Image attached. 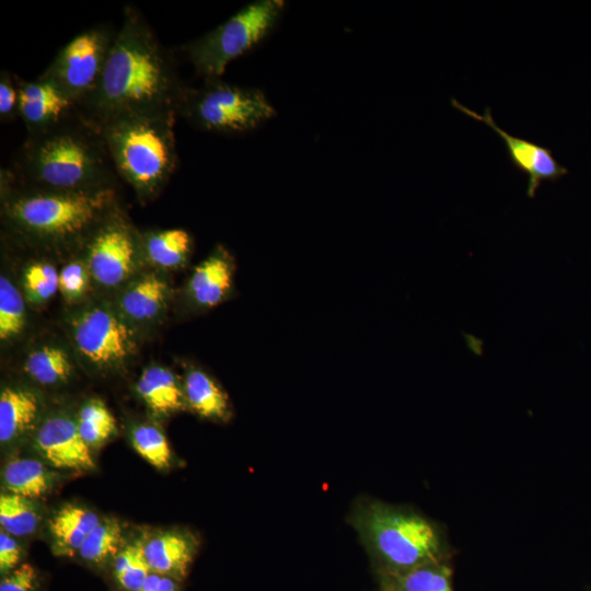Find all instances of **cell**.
Wrapping results in <instances>:
<instances>
[{
    "label": "cell",
    "mask_w": 591,
    "mask_h": 591,
    "mask_svg": "<svg viewBox=\"0 0 591 591\" xmlns=\"http://www.w3.org/2000/svg\"><path fill=\"white\" fill-rule=\"evenodd\" d=\"M143 552L152 572L184 577L193 559L195 543L182 533H162L143 544Z\"/></svg>",
    "instance_id": "cell-17"
},
{
    "label": "cell",
    "mask_w": 591,
    "mask_h": 591,
    "mask_svg": "<svg viewBox=\"0 0 591 591\" xmlns=\"http://www.w3.org/2000/svg\"><path fill=\"white\" fill-rule=\"evenodd\" d=\"M114 305L89 303L72 313L69 333L79 358L92 369L118 370L136 355L138 337Z\"/></svg>",
    "instance_id": "cell-8"
},
{
    "label": "cell",
    "mask_w": 591,
    "mask_h": 591,
    "mask_svg": "<svg viewBox=\"0 0 591 591\" xmlns=\"http://www.w3.org/2000/svg\"><path fill=\"white\" fill-rule=\"evenodd\" d=\"M183 390L186 403L199 416L213 420L229 418L230 404L225 393L205 371L190 368L185 374Z\"/></svg>",
    "instance_id": "cell-22"
},
{
    "label": "cell",
    "mask_w": 591,
    "mask_h": 591,
    "mask_svg": "<svg viewBox=\"0 0 591 591\" xmlns=\"http://www.w3.org/2000/svg\"><path fill=\"white\" fill-rule=\"evenodd\" d=\"M81 438L90 447H97L108 440L116 430L114 416L100 399H89L76 417Z\"/></svg>",
    "instance_id": "cell-26"
},
{
    "label": "cell",
    "mask_w": 591,
    "mask_h": 591,
    "mask_svg": "<svg viewBox=\"0 0 591 591\" xmlns=\"http://www.w3.org/2000/svg\"><path fill=\"white\" fill-rule=\"evenodd\" d=\"M234 259L221 246L197 265L185 288L187 304L195 311L210 310L232 293Z\"/></svg>",
    "instance_id": "cell-14"
},
{
    "label": "cell",
    "mask_w": 591,
    "mask_h": 591,
    "mask_svg": "<svg viewBox=\"0 0 591 591\" xmlns=\"http://www.w3.org/2000/svg\"><path fill=\"white\" fill-rule=\"evenodd\" d=\"M35 447L42 456L58 468L91 470L94 461L91 448L81 438L76 418L55 414L40 424Z\"/></svg>",
    "instance_id": "cell-12"
},
{
    "label": "cell",
    "mask_w": 591,
    "mask_h": 591,
    "mask_svg": "<svg viewBox=\"0 0 591 591\" xmlns=\"http://www.w3.org/2000/svg\"><path fill=\"white\" fill-rule=\"evenodd\" d=\"M24 371L40 385H59L72 375L73 360L62 346L54 343L43 344L27 352Z\"/></svg>",
    "instance_id": "cell-23"
},
{
    "label": "cell",
    "mask_w": 591,
    "mask_h": 591,
    "mask_svg": "<svg viewBox=\"0 0 591 591\" xmlns=\"http://www.w3.org/2000/svg\"><path fill=\"white\" fill-rule=\"evenodd\" d=\"M151 572L140 543L128 545L114 560V575L128 591H139Z\"/></svg>",
    "instance_id": "cell-29"
},
{
    "label": "cell",
    "mask_w": 591,
    "mask_h": 591,
    "mask_svg": "<svg viewBox=\"0 0 591 591\" xmlns=\"http://www.w3.org/2000/svg\"><path fill=\"white\" fill-rule=\"evenodd\" d=\"M21 549L16 541L5 531L0 532V571L7 573L20 559Z\"/></svg>",
    "instance_id": "cell-35"
},
{
    "label": "cell",
    "mask_w": 591,
    "mask_h": 591,
    "mask_svg": "<svg viewBox=\"0 0 591 591\" xmlns=\"http://www.w3.org/2000/svg\"><path fill=\"white\" fill-rule=\"evenodd\" d=\"M117 30L112 24L94 25L66 44L42 72L79 106L95 91L105 69Z\"/></svg>",
    "instance_id": "cell-10"
},
{
    "label": "cell",
    "mask_w": 591,
    "mask_h": 591,
    "mask_svg": "<svg viewBox=\"0 0 591 591\" xmlns=\"http://www.w3.org/2000/svg\"><path fill=\"white\" fill-rule=\"evenodd\" d=\"M25 297L8 276L0 277V339L3 343L19 337L25 328Z\"/></svg>",
    "instance_id": "cell-25"
},
{
    "label": "cell",
    "mask_w": 591,
    "mask_h": 591,
    "mask_svg": "<svg viewBox=\"0 0 591 591\" xmlns=\"http://www.w3.org/2000/svg\"><path fill=\"white\" fill-rule=\"evenodd\" d=\"M285 7L281 0L247 4L215 30L184 45L196 72L220 79L229 62L255 46L275 25Z\"/></svg>",
    "instance_id": "cell-6"
},
{
    "label": "cell",
    "mask_w": 591,
    "mask_h": 591,
    "mask_svg": "<svg viewBox=\"0 0 591 591\" xmlns=\"http://www.w3.org/2000/svg\"><path fill=\"white\" fill-rule=\"evenodd\" d=\"M78 112L79 104L51 81L40 76L33 81L19 78V118L27 134L45 129Z\"/></svg>",
    "instance_id": "cell-13"
},
{
    "label": "cell",
    "mask_w": 591,
    "mask_h": 591,
    "mask_svg": "<svg viewBox=\"0 0 591 591\" xmlns=\"http://www.w3.org/2000/svg\"><path fill=\"white\" fill-rule=\"evenodd\" d=\"M169 296L170 285L162 275L142 274L123 288L115 306L137 328L153 323L162 315Z\"/></svg>",
    "instance_id": "cell-15"
},
{
    "label": "cell",
    "mask_w": 591,
    "mask_h": 591,
    "mask_svg": "<svg viewBox=\"0 0 591 591\" xmlns=\"http://www.w3.org/2000/svg\"><path fill=\"white\" fill-rule=\"evenodd\" d=\"M80 251L91 280L106 289L126 286L143 262L140 232L121 207L99 225Z\"/></svg>",
    "instance_id": "cell-9"
},
{
    "label": "cell",
    "mask_w": 591,
    "mask_h": 591,
    "mask_svg": "<svg viewBox=\"0 0 591 591\" xmlns=\"http://www.w3.org/2000/svg\"><path fill=\"white\" fill-rule=\"evenodd\" d=\"M39 399L30 389L5 386L0 394V441L12 442L26 434L35 425Z\"/></svg>",
    "instance_id": "cell-16"
},
{
    "label": "cell",
    "mask_w": 591,
    "mask_h": 591,
    "mask_svg": "<svg viewBox=\"0 0 591 591\" xmlns=\"http://www.w3.org/2000/svg\"><path fill=\"white\" fill-rule=\"evenodd\" d=\"M136 389L142 401L155 413L177 412L186 402L175 374L164 367L151 366L144 369Z\"/></svg>",
    "instance_id": "cell-20"
},
{
    "label": "cell",
    "mask_w": 591,
    "mask_h": 591,
    "mask_svg": "<svg viewBox=\"0 0 591 591\" xmlns=\"http://www.w3.org/2000/svg\"><path fill=\"white\" fill-rule=\"evenodd\" d=\"M101 522L97 514L83 507L67 505L59 509L49 521L54 552L71 556Z\"/></svg>",
    "instance_id": "cell-18"
},
{
    "label": "cell",
    "mask_w": 591,
    "mask_h": 591,
    "mask_svg": "<svg viewBox=\"0 0 591 591\" xmlns=\"http://www.w3.org/2000/svg\"><path fill=\"white\" fill-rule=\"evenodd\" d=\"M451 105L473 119L483 121L500 137L513 167L526 175V195L530 198L535 196L538 186L544 181L557 182L567 175L568 170L559 163L549 148L515 137L500 128L493 117L490 107L486 106L484 113L478 114L454 97H451Z\"/></svg>",
    "instance_id": "cell-11"
},
{
    "label": "cell",
    "mask_w": 591,
    "mask_h": 591,
    "mask_svg": "<svg viewBox=\"0 0 591 591\" xmlns=\"http://www.w3.org/2000/svg\"><path fill=\"white\" fill-rule=\"evenodd\" d=\"M91 276L83 257L68 262L59 271V292L68 302L79 301L91 282Z\"/></svg>",
    "instance_id": "cell-32"
},
{
    "label": "cell",
    "mask_w": 591,
    "mask_h": 591,
    "mask_svg": "<svg viewBox=\"0 0 591 591\" xmlns=\"http://www.w3.org/2000/svg\"><path fill=\"white\" fill-rule=\"evenodd\" d=\"M1 215L8 235L48 252L80 251L120 207L118 186L85 192L31 188L0 176Z\"/></svg>",
    "instance_id": "cell-3"
},
{
    "label": "cell",
    "mask_w": 591,
    "mask_h": 591,
    "mask_svg": "<svg viewBox=\"0 0 591 591\" xmlns=\"http://www.w3.org/2000/svg\"><path fill=\"white\" fill-rule=\"evenodd\" d=\"M59 291V271L48 260H34L25 266L22 292L33 305L48 302Z\"/></svg>",
    "instance_id": "cell-28"
},
{
    "label": "cell",
    "mask_w": 591,
    "mask_h": 591,
    "mask_svg": "<svg viewBox=\"0 0 591 591\" xmlns=\"http://www.w3.org/2000/svg\"><path fill=\"white\" fill-rule=\"evenodd\" d=\"M120 541L119 523L114 519L103 520L88 536L79 555L88 561L100 564L117 552Z\"/></svg>",
    "instance_id": "cell-30"
},
{
    "label": "cell",
    "mask_w": 591,
    "mask_h": 591,
    "mask_svg": "<svg viewBox=\"0 0 591 591\" xmlns=\"http://www.w3.org/2000/svg\"><path fill=\"white\" fill-rule=\"evenodd\" d=\"M7 493L25 498H38L50 488L51 474L43 463L34 459H13L2 473Z\"/></svg>",
    "instance_id": "cell-24"
},
{
    "label": "cell",
    "mask_w": 591,
    "mask_h": 591,
    "mask_svg": "<svg viewBox=\"0 0 591 591\" xmlns=\"http://www.w3.org/2000/svg\"><path fill=\"white\" fill-rule=\"evenodd\" d=\"M3 171L20 185L56 192L117 187L119 177L101 128L81 112L27 134Z\"/></svg>",
    "instance_id": "cell-2"
},
{
    "label": "cell",
    "mask_w": 591,
    "mask_h": 591,
    "mask_svg": "<svg viewBox=\"0 0 591 591\" xmlns=\"http://www.w3.org/2000/svg\"><path fill=\"white\" fill-rule=\"evenodd\" d=\"M139 591H177V586L169 576L151 572Z\"/></svg>",
    "instance_id": "cell-36"
},
{
    "label": "cell",
    "mask_w": 591,
    "mask_h": 591,
    "mask_svg": "<svg viewBox=\"0 0 591 591\" xmlns=\"http://www.w3.org/2000/svg\"><path fill=\"white\" fill-rule=\"evenodd\" d=\"M135 450L158 468L170 465L172 453L164 434L152 425H140L131 432Z\"/></svg>",
    "instance_id": "cell-31"
},
{
    "label": "cell",
    "mask_w": 591,
    "mask_h": 591,
    "mask_svg": "<svg viewBox=\"0 0 591 591\" xmlns=\"http://www.w3.org/2000/svg\"><path fill=\"white\" fill-rule=\"evenodd\" d=\"M140 240L143 260L161 269L182 267L193 250V239L183 229L140 232Z\"/></svg>",
    "instance_id": "cell-19"
},
{
    "label": "cell",
    "mask_w": 591,
    "mask_h": 591,
    "mask_svg": "<svg viewBox=\"0 0 591 591\" xmlns=\"http://www.w3.org/2000/svg\"><path fill=\"white\" fill-rule=\"evenodd\" d=\"M376 577L380 591H453L451 560L430 563L404 572Z\"/></svg>",
    "instance_id": "cell-21"
},
{
    "label": "cell",
    "mask_w": 591,
    "mask_h": 591,
    "mask_svg": "<svg viewBox=\"0 0 591 591\" xmlns=\"http://www.w3.org/2000/svg\"><path fill=\"white\" fill-rule=\"evenodd\" d=\"M350 522L376 575L399 573L453 558L447 528L412 507L362 498Z\"/></svg>",
    "instance_id": "cell-4"
},
{
    "label": "cell",
    "mask_w": 591,
    "mask_h": 591,
    "mask_svg": "<svg viewBox=\"0 0 591 591\" xmlns=\"http://www.w3.org/2000/svg\"><path fill=\"white\" fill-rule=\"evenodd\" d=\"M36 571L30 564H22L0 583V591H34L36 587Z\"/></svg>",
    "instance_id": "cell-34"
},
{
    "label": "cell",
    "mask_w": 591,
    "mask_h": 591,
    "mask_svg": "<svg viewBox=\"0 0 591 591\" xmlns=\"http://www.w3.org/2000/svg\"><path fill=\"white\" fill-rule=\"evenodd\" d=\"M38 512L30 498L11 493L0 496V524L12 536L32 534L38 524Z\"/></svg>",
    "instance_id": "cell-27"
},
{
    "label": "cell",
    "mask_w": 591,
    "mask_h": 591,
    "mask_svg": "<svg viewBox=\"0 0 591 591\" xmlns=\"http://www.w3.org/2000/svg\"><path fill=\"white\" fill-rule=\"evenodd\" d=\"M176 115L196 128L237 132L255 128L275 115L262 91L207 79L199 88H186Z\"/></svg>",
    "instance_id": "cell-7"
},
{
    "label": "cell",
    "mask_w": 591,
    "mask_h": 591,
    "mask_svg": "<svg viewBox=\"0 0 591 591\" xmlns=\"http://www.w3.org/2000/svg\"><path fill=\"white\" fill-rule=\"evenodd\" d=\"M175 116H134L100 127L118 176L142 202L163 189L176 167Z\"/></svg>",
    "instance_id": "cell-5"
},
{
    "label": "cell",
    "mask_w": 591,
    "mask_h": 591,
    "mask_svg": "<svg viewBox=\"0 0 591 591\" xmlns=\"http://www.w3.org/2000/svg\"><path fill=\"white\" fill-rule=\"evenodd\" d=\"M187 84L142 13L126 7L95 91L80 112L99 127L141 115H176Z\"/></svg>",
    "instance_id": "cell-1"
},
{
    "label": "cell",
    "mask_w": 591,
    "mask_h": 591,
    "mask_svg": "<svg viewBox=\"0 0 591 591\" xmlns=\"http://www.w3.org/2000/svg\"><path fill=\"white\" fill-rule=\"evenodd\" d=\"M19 118V77L7 70L0 73V119L10 123Z\"/></svg>",
    "instance_id": "cell-33"
}]
</instances>
